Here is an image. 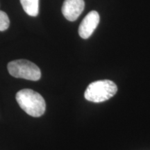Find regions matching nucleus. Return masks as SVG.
I'll use <instances>...</instances> for the list:
<instances>
[{
  "mask_svg": "<svg viewBox=\"0 0 150 150\" xmlns=\"http://www.w3.org/2000/svg\"><path fill=\"white\" fill-rule=\"evenodd\" d=\"M16 98L20 108L32 117H40L45 111V99L40 94L33 90H21L16 94Z\"/></svg>",
  "mask_w": 150,
  "mask_h": 150,
  "instance_id": "f257e3e1",
  "label": "nucleus"
},
{
  "mask_svg": "<svg viewBox=\"0 0 150 150\" xmlns=\"http://www.w3.org/2000/svg\"><path fill=\"white\" fill-rule=\"evenodd\" d=\"M117 92V86L112 81H97L89 84L84 93V97L89 102L99 103L108 100Z\"/></svg>",
  "mask_w": 150,
  "mask_h": 150,
  "instance_id": "f03ea898",
  "label": "nucleus"
},
{
  "mask_svg": "<svg viewBox=\"0 0 150 150\" xmlns=\"http://www.w3.org/2000/svg\"><path fill=\"white\" fill-rule=\"evenodd\" d=\"M8 70L16 78L38 81L41 77L40 70L36 65L27 60H16L8 64Z\"/></svg>",
  "mask_w": 150,
  "mask_h": 150,
  "instance_id": "7ed1b4c3",
  "label": "nucleus"
},
{
  "mask_svg": "<svg viewBox=\"0 0 150 150\" xmlns=\"http://www.w3.org/2000/svg\"><path fill=\"white\" fill-rule=\"evenodd\" d=\"M99 19V15L95 11H92L87 14L79 28V34L82 38L87 39L91 36L98 26Z\"/></svg>",
  "mask_w": 150,
  "mask_h": 150,
  "instance_id": "20e7f679",
  "label": "nucleus"
},
{
  "mask_svg": "<svg viewBox=\"0 0 150 150\" xmlns=\"http://www.w3.org/2000/svg\"><path fill=\"white\" fill-rule=\"evenodd\" d=\"M84 7L83 0H65L62 6V13L67 20L73 22L82 13Z\"/></svg>",
  "mask_w": 150,
  "mask_h": 150,
  "instance_id": "39448f33",
  "label": "nucleus"
},
{
  "mask_svg": "<svg viewBox=\"0 0 150 150\" xmlns=\"http://www.w3.org/2000/svg\"><path fill=\"white\" fill-rule=\"evenodd\" d=\"M24 11L31 17L37 16L39 13V0H20Z\"/></svg>",
  "mask_w": 150,
  "mask_h": 150,
  "instance_id": "423d86ee",
  "label": "nucleus"
},
{
  "mask_svg": "<svg viewBox=\"0 0 150 150\" xmlns=\"http://www.w3.org/2000/svg\"><path fill=\"white\" fill-rule=\"evenodd\" d=\"M10 25V20L7 14L0 11V31H4L8 29Z\"/></svg>",
  "mask_w": 150,
  "mask_h": 150,
  "instance_id": "0eeeda50",
  "label": "nucleus"
}]
</instances>
